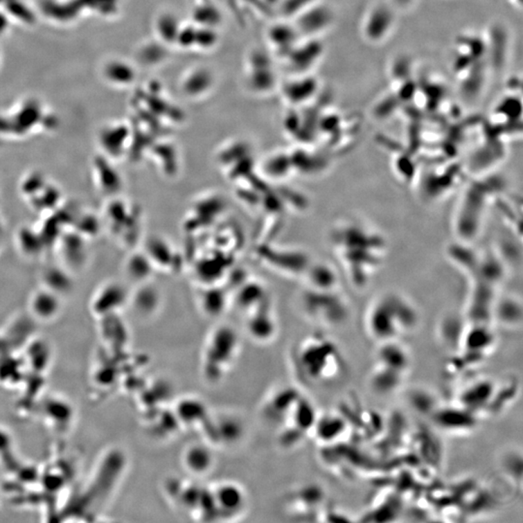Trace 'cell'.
<instances>
[{
	"instance_id": "6da1fadb",
	"label": "cell",
	"mask_w": 523,
	"mask_h": 523,
	"mask_svg": "<svg viewBox=\"0 0 523 523\" xmlns=\"http://www.w3.org/2000/svg\"><path fill=\"white\" fill-rule=\"evenodd\" d=\"M332 242L348 279L357 288L366 286L385 261V238L362 221L350 219L337 224Z\"/></svg>"
},
{
	"instance_id": "7a4b0ae2",
	"label": "cell",
	"mask_w": 523,
	"mask_h": 523,
	"mask_svg": "<svg viewBox=\"0 0 523 523\" xmlns=\"http://www.w3.org/2000/svg\"><path fill=\"white\" fill-rule=\"evenodd\" d=\"M294 372L301 384L322 388L337 383L346 373V361L337 343L323 335L301 339L292 353Z\"/></svg>"
},
{
	"instance_id": "3957f363",
	"label": "cell",
	"mask_w": 523,
	"mask_h": 523,
	"mask_svg": "<svg viewBox=\"0 0 523 523\" xmlns=\"http://www.w3.org/2000/svg\"><path fill=\"white\" fill-rule=\"evenodd\" d=\"M420 315L414 303L396 292L377 296L367 308L364 325L369 337L379 343L398 340L414 332Z\"/></svg>"
},
{
	"instance_id": "277c9868",
	"label": "cell",
	"mask_w": 523,
	"mask_h": 523,
	"mask_svg": "<svg viewBox=\"0 0 523 523\" xmlns=\"http://www.w3.org/2000/svg\"><path fill=\"white\" fill-rule=\"evenodd\" d=\"M240 351V338L235 328L227 325L214 328L201 357V373L206 383H221L237 362Z\"/></svg>"
},
{
	"instance_id": "5b68a950",
	"label": "cell",
	"mask_w": 523,
	"mask_h": 523,
	"mask_svg": "<svg viewBox=\"0 0 523 523\" xmlns=\"http://www.w3.org/2000/svg\"><path fill=\"white\" fill-rule=\"evenodd\" d=\"M301 311L313 323L323 327H337L344 323L349 316L347 301L335 290L308 288L301 296Z\"/></svg>"
},
{
	"instance_id": "8992f818",
	"label": "cell",
	"mask_w": 523,
	"mask_h": 523,
	"mask_svg": "<svg viewBox=\"0 0 523 523\" xmlns=\"http://www.w3.org/2000/svg\"><path fill=\"white\" fill-rule=\"evenodd\" d=\"M215 522H236L247 514L249 507L247 491L240 484L222 481L209 486Z\"/></svg>"
},
{
	"instance_id": "52a82bcc",
	"label": "cell",
	"mask_w": 523,
	"mask_h": 523,
	"mask_svg": "<svg viewBox=\"0 0 523 523\" xmlns=\"http://www.w3.org/2000/svg\"><path fill=\"white\" fill-rule=\"evenodd\" d=\"M202 433L205 435V441L215 449H229L243 441L247 435V425L235 413H218L211 415Z\"/></svg>"
},
{
	"instance_id": "ba28073f",
	"label": "cell",
	"mask_w": 523,
	"mask_h": 523,
	"mask_svg": "<svg viewBox=\"0 0 523 523\" xmlns=\"http://www.w3.org/2000/svg\"><path fill=\"white\" fill-rule=\"evenodd\" d=\"M301 396L303 395L300 391L293 387H279L263 403V417L269 423L281 427L291 415Z\"/></svg>"
},
{
	"instance_id": "9c48e42d",
	"label": "cell",
	"mask_w": 523,
	"mask_h": 523,
	"mask_svg": "<svg viewBox=\"0 0 523 523\" xmlns=\"http://www.w3.org/2000/svg\"><path fill=\"white\" fill-rule=\"evenodd\" d=\"M215 447L208 442L189 444L181 452V466L193 478L208 476L216 464Z\"/></svg>"
},
{
	"instance_id": "30bf717a",
	"label": "cell",
	"mask_w": 523,
	"mask_h": 523,
	"mask_svg": "<svg viewBox=\"0 0 523 523\" xmlns=\"http://www.w3.org/2000/svg\"><path fill=\"white\" fill-rule=\"evenodd\" d=\"M395 14L390 7L384 4H377L372 7L362 23V33L367 41L379 44L390 36L395 28Z\"/></svg>"
},
{
	"instance_id": "8fae6325",
	"label": "cell",
	"mask_w": 523,
	"mask_h": 523,
	"mask_svg": "<svg viewBox=\"0 0 523 523\" xmlns=\"http://www.w3.org/2000/svg\"><path fill=\"white\" fill-rule=\"evenodd\" d=\"M172 409L182 429L190 428L202 432L211 415L205 401L193 396H184L177 400Z\"/></svg>"
},
{
	"instance_id": "7c38bea8",
	"label": "cell",
	"mask_w": 523,
	"mask_h": 523,
	"mask_svg": "<svg viewBox=\"0 0 523 523\" xmlns=\"http://www.w3.org/2000/svg\"><path fill=\"white\" fill-rule=\"evenodd\" d=\"M247 330L250 338L260 344H267L276 338L278 326L269 303L247 314Z\"/></svg>"
},
{
	"instance_id": "4fadbf2b",
	"label": "cell",
	"mask_w": 523,
	"mask_h": 523,
	"mask_svg": "<svg viewBox=\"0 0 523 523\" xmlns=\"http://www.w3.org/2000/svg\"><path fill=\"white\" fill-rule=\"evenodd\" d=\"M296 17H300V19L296 28L299 33H305L308 38H316L319 33L327 30L333 21L332 10L325 4L319 3V1Z\"/></svg>"
},
{
	"instance_id": "5bb4252c",
	"label": "cell",
	"mask_w": 523,
	"mask_h": 523,
	"mask_svg": "<svg viewBox=\"0 0 523 523\" xmlns=\"http://www.w3.org/2000/svg\"><path fill=\"white\" fill-rule=\"evenodd\" d=\"M310 42L301 45V42L296 44L288 53L289 60H293L294 67L300 74H308V70L315 64L322 53L321 44L316 38L311 37Z\"/></svg>"
},
{
	"instance_id": "9a60e30c",
	"label": "cell",
	"mask_w": 523,
	"mask_h": 523,
	"mask_svg": "<svg viewBox=\"0 0 523 523\" xmlns=\"http://www.w3.org/2000/svg\"><path fill=\"white\" fill-rule=\"evenodd\" d=\"M343 428H345V423H342V418L335 415L323 414L317 416L311 433L323 445H327L339 436Z\"/></svg>"
},
{
	"instance_id": "2e32d148",
	"label": "cell",
	"mask_w": 523,
	"mask_h": 523,
	"mask_svg": "<svg viewBox=\"0 0 523 523\" xmlns=\"http://www.w3.org/2000/svg\"><path fill=\"white\" fill-rule=\"evenodd\" d=\"M213 86V76L206 68H195L184 77V91L192 97L208 94Z\"/></svg>"
},
{
	"instance_id": "e0dca14e",
	"label": "cell",
	"mask_w": 523,
	"mask_h": 523,
	"mask_svg": "<svg viewBox=\"0 0 523 523\" xmlns=\"http://www.w3.org/2000/svg\"><path fill=\"white\" fill-rule=\"evenodd\" d=\"M317 89V81L306 74L286 85L284 96L287 100L293 104L303 103L311 98Z\"/></svg>"
},
{
	"instance_id": "ac0fdd59",
	"label": "cell",
	"mask_w": 523,
	"mask_h": 523,
	"mask_svg": "<svg viewBox=\"0 0 523 523\" xmlns=\"http://www.w3.org/2000/svg\"><path fill=\"white\" fill-rule=\"evenodd\" d=\"M104 76L116 86H128L136 78V70L124 60H114L107 63Z\"/></svg>"
},
{
	"instance_id": "d6986e66",
	"label": "cell",
	"mask_w": 523,
	"mask_h": 523,
	"mask_svg": "<svg viewBox=\"0 0 523 523\" xmlns=\"http://www.w3.org/2000/svg\"><path fill=\"white\" fill-rule=\"evenodd\" d=\"M299 31L296 28H289L285 24L274 26L269 31V41L278 52L290 53L292 48L299 42Z\"/></svg>"
},
{
	"instance_id": "ffe728a7",
	"label": "cell",
	"mask_w": 523,
	"mask_h": 523,
	"mask_svg": "<svg viewBox=\"0 0 523 523\" xmlns=\"http://www.w3.org/2000/svg\"><path fill=\"white\" fill-rule=\"evenodd\" d=\"M199 305H200L201 310L208 317L218 318L222 315L227 308L229 299L223 292L205 291L201 296Z\"/></svg>"
},
{
	"instance_id": "44dd1931",
	"label": "cell",
	"mask_w": 523,
	"mask_h": 523,
	"mask_svg": "<svg viewBox=\"0 0 523 523\" xmlns=\"http://www.w3.org/2000/svg\"><path fill=\"white\" fill-rule=\"evenodd\" d=\"M318 0H289L291 2L292 8H290V14L294 16H298L301 12L305 11L306 8L310 7L311 5L316 3Z\"/></svg>"
},
{
	"instance_id": "7402d4cb",
	"label": "cell",
	"mask_w": 523,
	"mask_h": 523,
	"mask_svg": "<svg viewBox=\"0 0 523 523\" xmlns=\"http://www.w3.org/2000/svg\"><path fill=\"white\" fill-rule=\"evenodd\" d=\"M7 28V19L0 15V34L3 33Z\"/></svg>"
},
{
	"instance_id": "603a6c76",
	"label": "cell",
	"mask_w": 523,
	"mask_h": 523,
	"mask_svg": "<svg viewBox=\"0 0 523 523\" xmlns=\"http://www.w3.org/2000/svg\"><path fill=\"white\" fill-rule=\"evenodd\" d=\"M506 1H507L508 3L513 5V6L519 7V8H522V0H506Z\"/></svg>"
}]
</instances>
